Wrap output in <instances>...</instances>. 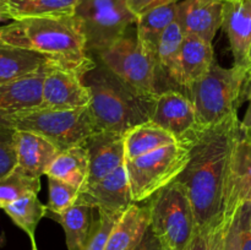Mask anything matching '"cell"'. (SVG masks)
<instances>
[{
    "label": "cell",
    "instance_id": "1",
    "mask_svg": "<svg viewBox=\"0 0 251 250\" xmlns=\"http://www.w3.org/2000/svg\"><path fill=\"white\" fill-rule=\"evenodd\" d=\"M240 135L238 115L207 127L191 146L188 164L176 179L188 194L198 229L230 217L227 215L228 190Z\"/></svg>",
    "mask_w": 251,
    "mask_h": 250
},
{
    "label": "cell",
    "instance_id": "2",
    "mask_svg": "<svg viewBox=\"0 0 251 250\" xmlns=\"http://www.w3.org/2000/svg\"><path fill=\"white\" fill-rule=\"evenodd\" d=\"M0 42L37 51L53 65L85 75L95 68L75 17H31L0 26Z\"/></svg>",
    "mask_w": 251,
    "mask_h": 250
},
{
    "label": "cell",
    "instance_id": "3",
    "mask_svg": "<svg viewBox=\"0 0 251 250\" xmlns=\"http://www.w3.org/2000/svg\"><path fill=\"white\" fill-rule=\"evenodd\" d=\"M82 78L92 93L90 110L97 131L126 134L152 119L156 100L137 93L100 61Z\"/></svg>",
    "mask_w": 251,
    "mask_h": 250
},
{
    "label": "cell",
    "instance_id": "4",
    "mask_svg": "<svg viewBox=\"0 0 251 250\" xmlns=\"http://www.w3.org/2000/svg\"><path fill=\"white\" fill-rule=\"evenodd\" d=\"M251 81L245 68H222L217 60L210 71L190 88V100L205 129L238 115L240 105L248 100Z\"/></svg>",
    "mask_w": 251,
    "mask_h": 250
},
{
    "label": "cell",
    "instance_id": "5",
    "mask_svg": "<svg viewBox=\"0 0 251 250\" xmlns=\"http://www.w3.org/2000/svg\"><path fill=\"white\" fill-rule=\"evenodd\" d=\"M147 205L154 234L169 250H185L198 230L185 190L174 180L151 196Z\"/></svg>",
    "mask_w": 251,
    "mask_h": 250
},
{
    "label": "cell",
    "instance_id": "6",
    "mask_svg": "<svg viewBox=\"0 0 251 250\" xmlns=\"http://www.w3.org/2000/svg\"><path fill=\"white\" fill-rule=\"evenodd\" d=\"M191 146L176 142L136 158L125 159L134 202L147 200L173 183L188 164Z\"/></svg>",
    "mask_w": 251,
    "mask_h": 250
},
{
    "label": "cell",
    "instance_id": "7",
    "mask_svg": "<svg viewBox=\"0 0 251 250\" xmlns=\"http://www.w3.org/2000/svg\"><path fill=\"white\" fill-rule=\"evenodd\" d=\"M12 127L31 131L46 137L60 151L83 145L97 132L88 107L76 109H48L37 108L16 118Z\"/></svg>",
    "mask_w": 251,
    "mask_h": 250
},
{
    "label": "cell",
    "instance_id": "8",
    "mask_svg": "<svg viewBox=\"0 0 251 250\" xmlns=\"http://www.w3.org/2000/svg\"><path fill=\"white\" fill-rule=\"evenodd\" d=\"M74 17L88 53L95 55L123 38L137 21L125 0H80Z\"/></svg>",
    "mask_w": 251,
    "mask_h": 250
},
{
    "label": "cell",
    "instance_id": "9",
    "mask_svg": "<svg viewBox=\"0 0 251 250\" xmlns=\"http://www.w3.org/2000/svg\"><path fill=\"white\" fill-rule=\"evenodd\" d=\"M97 58L132 90L156 100L158 88L154 58L140 46L136 33L135 37L125 34L112 47L98 53Z\"/></svg>",
    "mask_w": 251,
    "mask_h": 250
},
{
    "label": "cell",
    "instance_id": "10",
    "mask_svg": "<svg viewBox=\"0 0 251 250\" xmlns=\"http://www.w3.org/2000/svg\"><path fill=\"white\" fill-rule=\"evenodd\" d=\"M151 120L181 144L194 145L206 130L199 120L194 103L179 91H164L157 96Z\"/></svg>",
    "mask_w": 251,
    "mask_h": 250
},
{
    "label": "cell",
    "instance_id": "11",
    "mask_svg": "<svg viewBox=\"0 0 251 250\" xmlns=\"http://www.w3.org/2000/svg\"><path fill=\"white\" fill-rule=\"evenodd\" d=\"M82 77V75L75 71L48 63L41 108L76 109L88 107L92 102V93Z\"/></svg>",
    "mask_w": 251,
    "mask_h": 250
},
{
    "label": "cell",
    "instance_id": "12",
    "mask_svg": "<svg viewBox=\"0 0 251 250\" xmlns=\"http://www.w3.org/2000/svg\"><path fill=\"white\" fill-rule=\"evenodd\" d=\"M47 65L33 75L0 85V126L12 127L16 118L41 108Z\"/></svg>",
    "mask_w": 251,
    "mask_h": 250
},
{
    "label": "cell",
    "instance_id": "13",
    "mask_svg": "<svg viewBox=\"0 0 251 250\" xmlns=\"http://www.w3.org/2000/svg\"><path fill=\"white\" fill-rule=\"evenodd\" d=\"M77 202L110 215H122L134 203L125 163L105 178L81 190Z\"/></svg>",
    "mask_w": 251,
    "mask_h": 250
},
{
    "label": "cell",
    "instance_id": "14",
    "mask_svg": "<svg viewBox=\"0 0 251 250\" xmlns=\"http://www.w3.org/2000/svg\"><path fill=\"white\" fill-rule=\"evenodd\" d=\"M184 37L176 21L162 34L154 55L158 95L164 91H179L189 97L181 71V44Z\"/></svg>",
    "mask_w": 251,
    "mask_h": 250
},
{
    "label": "cell",
    "instance_id": "15",
    "mask_svg": "<svg viewBox=\"0 0 251 250\" xmlns=\"http://www.w3.org/2000/svg\"><path fill=\"white\" fill-rule=\"evenodd\" d=\"M88 152V178L85 188L105 178L125 163V134L97 131L83 144ZM83 188V189H85ZM82 189V190H83Z\"/></svg>",
    "mask_w": 251,
    "mask_h": 250
},
{
    "label": "cell",
    "instance_id": "16",
    "mask_svg": "<svg viewBox=\"0 0 251 250\" xmlns=\"http://www.w3.org/2000/svg\"><path fill=\"white\" fill-rule=\"evenodd\" d=\"M176 21L184 36H196L212 43L222 27L223 0H179Z\"/></svg>",
    "mask_w": 251,
    "mask_h": 250
},
{
    "label": "cell",
    "instance_id": "17",
    "mask_svg": "<svg viewBox=\"0 0 251 250\" xmlns=\"http://www.w3.org/2000/svg\"><path fill=\"white\" fill-rule=\"evenodd\" d=\"M222 28L227 33L234 65L248 69L251 50V0H223Z\"/></svg>",
    "mask_w": 251,
    "mask_h": 250
},
{
    "label": "cell",
    "instance_id": "18",
    "mask_svg": "<svg viewBox=\"0 0 251 250\" xmlns=\"http://www.w3.org/2000/svg\"><path fill=\"white\" fill-rule=\"evenodd\" d=\"M16 152V167L29 175L41 178L46 175L50 164L60 153V150L36 132L17 130Z\"/></svg>",
    "mask_w": 251,
    "mask_h": 250
},
{
    "label": "cell",
    "instance_id": "19",
    "mask_svg": "<svg viewBox=\"0 0 251 250\" xmlns=\"http://www.w3.org/2000/svg\"><path fill=\"white\" fill-rule=\"evenodd\" d=\"M151 222L149 205H130L115 223L104 250H134L146 234Z\"/></svg>",
    "mask_w": 251,
    "mask_h": 250
},
{
    "label": "cell",
    "instance_id": "20",
    "mask_svg": "<svg viewBox=\"0 0 251 250\" xmlns=\"http://www.w3.org/2000/svg\"><path fill=\"white\" fill-rule=\"evenodd\" d=\"M245 203H251V145L240 135L233 154L227 215H234Z\"/></svg>",
    "mask_w": 251,
    "mask_h": 250
},
{
    "label": "cell",
    "instance_id": "21",
    "mask_svg": "<svg viewBox=\"0 0 251 250\" xmlns=\"http://www.w3.org/2000/svg\"><path fill=\"white\" fill-rule=\"evenodd\" d=\"M48 63L50 60L37 51L0 42V85L33 75Z\"/></svg>",
    "mask_w": 251,
    "mask_h": 250
},
{
    "label": "cell",
    "instance_id": "22",
    "mask_svg": "<svg viewBox=\"0 0 251 250\" xmlns=\"http://www.w3.org/2000/svg\"><path fill=\"white\" fill-rule=\"evenodd\" d=\"M215 51L210 42L196 36H185L181 44V71L190 98V88L203 77L215 63Z\"/></svg>",
    "mask_w": 251,
    "mask_h": 250
},
{
    "label": "cell",
    "instance_id": "23",
    "mask_svg": "<svg viewBox=\"0 0 251 250\" xmlns=\"http://www.w3.org/2000/svg\"><path fill=\"white\" fill-rule=\"evenodd\" d=\"M95 210L86 203L76 202L63 212L48 216L63 227L68 250H85L96 220Z\"/></svg>",
    "mask_w": 251,
    "mask_h": 250
},
{
    "label": "cell",
    "instance_id": "24",
    "mask_svg": "<svg viewBox=\"0 0 251 250\" xmlns=\"http://www.w3.org/2000/svg\"><path fill=\"white\" fill-rule=\"evenodd\" d=\"M176 2L178 1L161 5L137 17L135 24L136 39L140 46L153 55V58L162 34L176 20Z\"/></svg>",
    "mask_w": 251,
    "mask_h": 250
},
{
    "label": "cell",
    "instance_id": "25",
    "mask_svg": "<svg viewBox=\"0 0 251 250\" xmlns=\"http://www.w3.org/2000/svg\"><path fill=\"white\" fill-rule=\"evenodd\" d=\"M88 167L87 150L83 145H78L60 151L48 168L46 175L73 184L81 191L87 181Z\"/></svg>",
    "mask_w": 251,
    "mask_h": 250
},
{
    "label": "cell",
    "instance_id": "26",
    "mask_svg": "<svg viewBox=\"0 0 251 250\" xmlns=\"http://www.w3.org/2000/svg\"><path fill=\"white\" fill-rule=\"evenodd\" d=\"M176 142L178 141L171 132L150 120L125 134V157L126 159L136 158Z\"/></svg>",
    "mask_w": 251,
    "mask_h": 250
},
{
    "label": "cell",
    "instance_id": "27",
    "mask_svg": "<svg viewBox=\"0 0 251 250\" xmlns=\"http://www.w3.org/2000/svg\"><path fill=\"white\" fill-rule=\"evenodd\" d=\"M12 21L31 17L74 16L80 0H4Z\"/></svg>",
    "mask_w": 251,
    "mask_h": 250
},
{
    "label": "cell",
    "instance_id": "28",
    "mask_svg": "<svg viewBox=\"0 0 251 250\" xmlns=\"http://www.w3.org/2000/svg\"><path fill=\"white\" fill-rule=\"evenodd\" d=\"M2 210L11 218L12 222L21 228L31 240H36L34 234L42 218L48 216V206L42 203L37 194L25 196L15 202L10 203Z\"/></svg>",
    "mask_w": 251,
    "mask_h": 250
},
{
    "label": "cell",
    "instance_id": "29",
    "mask_svg": "<svg viewBox=\"0 0 251 250\" xmlns=\"http://www.w3.org/2000/svg\"><path fill=\"white\" fill-rule=\"evenodd\" d=\"M41 190V178L25 173L19 167H15L9 174L0 178V208L25 198L38 194Z\"/></svg>",
    "mask_w": 251,
    "mask_h": 250
},
{
    "label": "cell",
    "instance_id": "30",
    "mask_svg": "<svg viewBox=\"0 0 251 250\" xmlns=\"http://www.w3.org/2000/svg\"><path fill=\"white\" fill-rule=\"evenodd\" d=\"M233 216L223 218L215 225L196 230L195 235L185 250H223L226 235Z\"/></svg>",
    "mask_w": 251,
    "mask_h": 250
},
{
    "label": "cell",
    "instance_id": "31",
    "mask_svg": "<svg viewBox=\"0 0 251 250\" xmlns=\"http://www.w3.org/2000/svg\"><path fill=\"white\" fill-rule=\"evenodd\" d=\"M48 185L49 200L47 203L49 211L48 216L63 212L77 202L80 196V189L77 186L53 176H48Z\"/></svg>",
    "mask_w": 251,
    "mask_h": 250
},
{
    "label": "cell",
    "instance_id": "32",
    "mask_svg": "<svg viewBox=\"0 0 251 250\" xmlns=\"http://www.w3.org/2000/svg\"><path fill=\"white\" fill-rule=\"evenodd\" d=\"M97 213L98 217L93 223L85 250H104L115 223L124 212L122 215H110V213L103 212V211H97Z\"/></svg>",
    "mask_w": 251,
    "mask_h": 250
},
{
    "label": "cell",
    "instance_id": "33",
    "mask_svg": "<svg viewBox=\"0 0 251 250\" xmlns=\"http://www.w3.org/2000/svg\"><path fill=\"white\" fill-rule=\"evenodd\" d=\"M16 132L14 127L0 126V178L17 166Z\"/></svg>",
    "mask_w": 251,
    "mask_h": 250
},
{
    "label": "cell",
    "instance_id": "34",
    "mask_svg": "<svg viewBox=\"0 0 251 250\" xmlns=\"http://www.w3.org/2000/svg\"><path fill=\"white\" fill-rule=\"evenodd\" d=\"M242 225L243 213L242 207H240L238 208V211L234 213L232 221H230L223 250H242Z\"/></svg>",
    "mask_w": 251,
    "mask_h": 250
},
{
    "label": "cell",
    "instance_id": "35",
    "mask_svg": "<svg viewBox=\"0 0 251 250\" xmlns=\"http://www.w3.org/2000/svg\"><path fill=\"white\" fill-rule=\"evenodd\" d=\"M125 1H126V5L130 9V11L136 17H140L141 15L146 14V12L154 9V7H158L164 4H169V2H173L176 0H125Z\"/></svg>",
    "mask_w": 251,
    "mask_h": 250
},
{
    "label": "cell",
    "instance_id": "36",
    "mask_svg": "<svg viewBox=\"0 0 251 250\" xmlns=\"http://www.w3.org/2000/svg\"><path fill=\"white\" fill-rule=\"evenodd\" d=\"M242 250H251V203H245L242 206Z\"/></svg>",
    "mask_w": 251,
    "mask_h": 250
},
{
    "label": "cell",
    "instance_id": "37",
    "mask_svg": "<svg viewBox=\"0 0 251 250\" xmlns=\"http://www.w3.org/2000/svg\"><path fill=\"white\" fill-rule=\"evenodd\" d=\"M134 250H169V249L161 242V239L154 234L151 225H150L146 234H145V237L142 238L140 244L137 245Z\"/></svg>",
    "mask_w": 251,
    "mask_h": 250
},
{
    "label": "cell",
    "instance_id": "38",
    "mask_svg": "<svg viewBox=\"0 0 251 250\" xmlns=\"http://www.w3.org/2000/svg\"><path fill=\"white\" fill-rule=\"evenodd\" d=\"M248 100H249V105H248V109L247 112H245L244 119H243L242 123H240V126L242 127L251 126V88H250L249 96H248Z\"/></svg>",
    "mask_w": 251,
    "mask_h": 250
},
{
    "label": "cell",
    "instance_id": "39",
    "mask_svg": "<svg viewBox=\"0 0 251 250\" xmlns=\"http://www.w3.org/2000/svg\"><path fill=\"white\" fill-rule=\"evenodd\" d=\"M9 20H11V17H10L6 6H5V2L0 0V22L9 21Z\"/></svg>",
    "mask_w": 251,
    "mask_h": 250
},
{
    "label": "cell",
    "instance_id": "40",
    "mask_svg": "<svg viewBox=\"0 0 251 250\" xmlns=\"http://www.w3.org/2000/svg\"><path fill=\"white\" fill-rule=\"evenodd\" d=\"M242 137L248 142V144L251 145V126L250 127H242Z\"/></svg>",
    "mask_w": 251,
    "mask_h": 250
},
{
    "label": "cell",
    "instance_id": "41",
    "mask_svg": "<svg viewBox=\"0 0 251 250\" xmlns=\"http://www.w3.org/2000/svg\"><path fill=\"white\" fill-rule=\"evenodd\" d=\"M247 71H248V75H249V78H250V81H251V50H250V58H249V65H248V69H247Z\"/></svg>",
    "mask_w": 251,
    "mask_h": 250
},
{
    "label": "cell",
    "instance_id": "42",
    "mask_svg": "<svg viewBox=\"0 0 251 250\" xmlns=\"http://www.w3.org/2000/svg\"><path fill=\"white\" fill-rule=\"evenodd\" d=\"M31 245H32V250H39L38 247H37L36 240H31Z\"/></svg>",
    "mask_w": 251,
    "mask_h": 250
},
{
    "label": "cell",
    "instance_id": "43",
    "mask_svg": "<svg viewBox=\"0 0 251 250\" xmlns=\"http://www.w3.org/2000/svg\"><path fill=\"white\" fill-rule=\"evenodd\" d=\"M4 243H5L4 235H2V234H0V248H1L2 245H4Z\"/></svg>",
    "mask_w": 251,
    "mask_h": 250
},
{
    "label": "cell",
    "instance_id": "44",
    "mask_svg": "<svg viewBox=\"0 0 251 250\" xmlns=\"http://www.w3.org/2000/svg\"><path fill=\"white\" fill-rule=\"evenodd\" d=\"M250 227H251V221H250Z\"/></svg>",
    "mask_w": 251,
    "mask_h": 250
},
{
    "label": "cell",
    "instance_id": "45",
    "mask_svg": "<svg viewBox=\"0 0 251 250\" xmlns=\"http://www.w3.org/2000/svg\"><path fill=\"white\" fill-rule=\"evenodd\" d=\"M176 1H179V0H176Z\"/></svg>",
    "mask_w": 251,
    "mask_h": 250
},
{
    "label": "cell",
    "instance_id": "46",
    "mask_svg": "<svg viewBox=\"0 0 251 250\" xmlns=\"http://www.w3.org/2000/svg\"><path fill=\"white\" fill-rule=\"evenodd\" d=\"M1 1H4V0H1Z\"/></svg>",
    "mask_w": 251,
    "mask_h": 250
}]
</instances>
